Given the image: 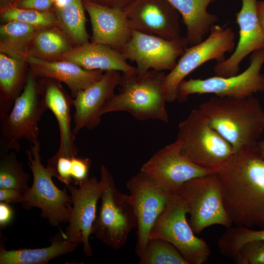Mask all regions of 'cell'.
I'll return each mask as SVG.
<instances>
[{
    "label": "cell",
    "mask_w": 264,
    "mask_h": 264,
    "mask_svg": "<svg viewBox=\"0 0 264 264\" xmlns=\"http://www.w3.org/2000/svg\"><path fill=\"white\" fill-rule=\"evenodd\" d=\"M216 173L233 224L264 229V158L257 145L234 153Z\"/></svg>",
    "instance_id": "obj_1"
},
{
    "label": "cell",
    "mask_w": 264,
    "mask_h": 264,
    "mask_svg": "<svg viewBox=\"0 0 264 264\" xmlns=\"http://www.w3.org/2000/svg\"><path fill=\"white\" fill-rule=\"evenodd\" d=\"M199 110L210 126L232 146L234 153L257 145L264 132V111L253 95L244 97L215 95Z\"/></svg>",
    "instance_id": "obj_2"
},
{
    "label": "cell",
    "mask_w": 264,
    "mask_h": 264,
    "mask_svg": "<svg viewBox=\"0 0 264 264\" xmlns=\"http://www.w3.org/2000/svg\"><path fill=\"white\" fill-rule=\"evenodd\" d=\"M165 75L163 71L153 69L141 74L122 73L121 89L106 103L101 112L102 116L125 111L138 120L155 119L168 123L167 102L162 90Z\"/></svg>",
    "instance_id": "obj_3"
},
{
    "label": "cell",
    "mask_w": 264,
    "mask_h": 264,
    "mask_svg": "<svg viewBox=\"0 0 264 264\" xmlns=\"http://www.w3.org/2000/svg\"><path fill=\"white\" fill-rule=\"evenodd\" d=\"M103 183L101 204L92 225L91 234L115 250L125 245L130 232L137 227V219L129 195L120 192L105 166L100 169Z\"/></svg>",
    "instance_id": "obj_4"
},
{
    "label": "cell",
    "mask_w": 264,
    "mask_h": 264,
    "mask_svg": "<svg viewBox=\"0 0 264 264\" xmlns=\"http://www.w3.org/2000/svg\"><path fill=\"white\" fill-rule=\"evenodd\" d=\"M176 139L183 156L216 173L234 154L232 146L210 126L198 108L179 124Z\"/></svg>",
    "instance_id": "obj_5"
},
{
    "label": "cell",
    "mask_w": 264,
    "mask_h": 264,
    "mask_svg": "<svg viewBox=\"0 0 264 264\" xmlns=\"http://www.w3.org/2000/svg\"><path fill=\"white\" fill-rule=\"evenodd\" d=\"M35 77L29 72L23 91L9 113L0 119V152H19L20 141H39V122L47 110Z\"/></svg>",
    "instance_id": "obj_6"
},
{
    "label": "cell",
    "mask_w": 264,
    "mask_h": 264,
    "mask_svg": "<svg viewBox=\"0 0 264 264\" xmlns=\"http://www.w3.org/2000/svg\"><path fill=\"white\" fill-rule=\"evenodd\" d=\"M26 153L33 180L32 186L23 194V207L39 208L41 217L52 226L59 227L68 222L72 207L71 197L66 188L61 190L55 185L52 171L42 164L39 141L31 144Z\"/></svg>",
    "instance_id": "obj_7"
},
{
    "label": "cell",
    "mask_w": 264,
    "mask_h": 264,
    "mask_svg": "<svg viewBox=\"0 0 264 264\" xmlns=\"http://www.w3.org/2000/svg\"><path fill=\"white\" fill-rule=\"evenodd\" d=\"M188 209L179 192L171 194L165 208L153 225L149 239L158 238L175 246L188 264H203L211 255L207 243L196 236L186 215Z\"/></svg>",
    "instance_id": "obj_8"
},
{
    "label": "cell",
    "mask_w": 264,
    "mask_h": 264,
    "mask_svg": "<svg viewBox=\"0 0 264 264\" xmlns=\"http://www.w3.org/2000/svg\"><path fill=\"white\" fill-rule=\"evenodd\" d=\"M179 192L186 202L188 221L196 234L213 225L227 228L232 226L224 206L220 181L216 173L187 181Z\"/></svg>",
    "instance_id": "obj_9"
},
{
    "label": "cell",
    "mask_w": 264,
    "mask_h": 264,
    "mask_svg": "<svg viewBox=\"0 0 264 264\" xmlns=\"http://www.w3.org/2000/svg\"><path fill=\"white\" fill-rule=\"evenodd\" d=\"M264 64V49H261L252 53L248 67L239 74L226 77L215 76L203 79H184L178 86L176 100L185 102L193 94L213 93L219 96L239 98L264 92V74L261 72Z\"/></svg>",
    "instance_id": "obj_10"
},
{
    "label": "cell",
    "mask_w": 264,
    "mask_h": 264,
    "mask_svg": "<svg viewBox=\"0 0 264 264\" xmlns=\"http://www.w3.org/2000/svg\"><path fill=\"white\" fill-rule=\"evenodd\" d=\"M235 38V33L231 28L214 24L205 40L188 47L174 68L165 76L162 90L166 102H173L176 100L178 85L195 69L212 60H215L217 63L224 61L225 53H231L234 49Z\"/></svg>",
    "instance_id": "obj_11"
},
{
    "label": "cell",
    "mask_w": 264,
    "mask_h": 264,
    "mask_svg": "<svg viewBox=\"0 0 264 264\" xmlns=\"http://www.w3.org/2000/svg\"><path fill=\"white\" fill-rule=\"evenodd\" d=\"M189 45L186 37L170 40L132 30L130 41L121 52L127 60L136 63L137 73L150 69L171 71Z\"/></svg>",
    "instance_id": "obj_12"
},
{
    "label": "cell",
    "mask_w": 264,
    "mask_h": 264,
    "mask_svg": "<svg viewBox=\"0 0 264 264\" xmlns=\"http://www.w3.org/2000/svg\"><path fill=\"white\" fill-rule=\"evenodd\" d=\"M177 139L160 149L141 166L140 171L163 191L171 194L193 178L216 173L194 164L180 152Z\"/></svg>",
    "instance_id": "obj_13"
},
{
    "label": "cell",
    "mask_w": 264,
    "mask_h": 264,
    "mask_svg": "<svg viewBox=\"0 0 264 264\" xmlns=\"http://www.w3.org/2000/svg\"><path fill=\"white\" fill-rule=\"evenodd\" d=\"M137 221L136 254L141 256L150 231L167 204L170 194L163 191L139 171L126 183Z\"/></svg>",
    "instance_id": "obj_14"
},
{
    "label": "cell",
    "mask_w": 264,
    "mask_h": 264,
    "mask_svg": "<svg viewBox=\"0 0 264 264\" xmlns=\"http://www.w3.org/2000/svg\"><path fill=\"white\" fill-rule=\"evenodd\" d=\"M66 187L70 194L72 207L64 237L78 244L82 243L85 254L90 257L92 250L89 236L97 215V202L103 192V181L93 176L88 177L78 187L71 184Z\"/></svg>",
    "instance_id": "obj_15"
},
{
    "label": "cell",
    "mask_w": 264,
    "mask_h": 264,
    "mask_svg": "<svg viewBox=\"0 0 264 264\" xmlns=\"http://www.w3.org/2000/svg\"><path fill=\"white\" fill-rule=\"evenodd\" d=\"M123 10L132 30L170 40L181 37L179 13L167 0H133Z\"/></svg>",
    "instance_id": "obj_16"
},
{
    "label": "cell",
    "mask_w": 264,
    "mask_h": 264,
    "mask_svg": "<svg viewBox=\"0 0 264 264\" xmlns=\"http://www.w3.org/2000/svg\"><path fill=\"white\" fill-rule=\"evenodd\" d=\"M240 10L236 14L239 27V40L234 51L227 59L217 63L214 67L216 76L237 75L240 64L251 53L264 49V29L257 14V0H241Z\"/></svg>",
    "instance_id": "obj_17"
},
{
    "label": "cell",
    "mask_w": 264,
    "mask_h": 264,
    "mask_svg": "<svg viewBox=\"0 0 264 264\" xmlns=\"http://www.w3.org/2000/svg\"><path fill=\"white\" fill-rule=\"evenodd\" d=\"M121 74L115 70L107 71L100 80L77 92L73 100V132L83 128L92 130L101 123V112L106 103L115 93Z\"/></svg>",
    "instance_id": "obj_18"
},
{
    "label": "cell",
    "mask_w": 264,
    "mask_h": 264,
    "mask_svg": "<svg viewBox=\"0 0 264 264\" xmlns=\"http://www.w3.org/2000/svg\"><path fill=\"white\" fill-rule=\"evenodd\" d=\"M92 28L91 42L121 51L130 41L132 29L123 9L83 0Z\"/></svg>",
    "instance_id": "obj_19"
},
{
    "label": "cell",
    "mask_w": 264,
    "mask_h": 264,
    "mask_svg": "<svg viewBox=\"0 0 264 264\" xmlns=\"http://www.w3.org/2000/svg\"><path fill=\"white\" fill-rule=\"evenodd\" d=\"M26 61L35 77L49 78L65 83L74 98L78 91L88 88L101 79L100 70H86L77 64L64 60H49L29 55Z\"/></svg>",
    "instance_id": "obj_20"
},
{
    "label": "cell",
    "mask_w": 264,
    "mask_h": 264,
    "mask_svg": "<svg viewBox=\"0 0 264 264\" xmlns=\"http://www.w3.org/2000/svg\"><path fill=\"white\" fill-rule=\"evenodd\" d=\"M41 92L47 109L54 114L58 124L60 145L54 157L77 156L78 150L75 143V135L71 126L70 108L73 100L62 88L59 82L48 79Z\"/></svg>",
    "instance_id": "obj_21"
},
{
    "label": "cell",
    "mask_w": 264,
    "mask_h": 264,
    "mask_svg": "<svg viewBox=\"0 0 264 264\" xmlns=\"http://www.w3.org/2000/svg\"><path fill=\"white\" fill-rule=\"evenodd\" d=\"M55 60L74 63L88 70H115L125 73L137 72L121 52L110 46L92 42L77 45Z\"/></svg>",
    "instance_id": "obj_22"
},
{
    "label": "cell",
    "mask_w": 264,
    "mask_h": 264,
    "mask_svg": "<svg viewBox=\"0 0 264 264\" xmlns=\"http://www.w3.org/2000/svg\"><path fill=\"white\" fill-rule=\"evenodd\" d=\"M181 15L186 27V38L190 46L203 41L211 26L218 20V16L207 11L214 0H167Z\"/></svg>",
    "instance_id": "obj_23"
},
{
    "label": "cell",
    "mask_w": 264,
    "mask_h": 264,
    "mask_svg": "<svg viewBox=\"0 0 264 264\" xmlns=\"http://www.w3.org/2000/svg\"><path fill=\"white\" fill-rule=\"evenodd\" d=\"M78 245L65 239L61 231L46 247L7 250L0 246V264H46L54 258L73 252Z\"/></svg>",
    "instance_id": "obj_24"
},
{
    "label": "cell",
    "mask_w": 264,
    "mask_h": 264,
    "mask_svg": "<svg viewBox=\"0 0 264 264\" xmlns=\"http://www.w3.org/2000/svg\"><path fill=\"white\" fill-rule=\"evenodd\" d=\"M22 61L4 53H0V119L9 113L16 99L22 93Z\"/></svg>",
    "instance_id": "obj_25"
},
{
    "label": "cell",
    "mask_w": 264,
    "mask_h": 264,
    "mask_svg": "<svg viewBox=\"0 0 264 264\" xmlns=\"http://www.w3.org/2000/svg\"><path fill=\"white\" fill-rule=\"evenodd\" d=\"M39 30L27 23L10 21L0 27V52L26 60L30 55L29 46Z\"/></svg>",
    "instance_id": "obj_26"
},
{
    "label": "cell",
    "mask_w": 264,
    "mask_h": 264,
    "mask_svg": "<svg viewBox=\"0 0 264 264\" xmlns=\"http://www.w3.org/2000/svg\"><path fill=\"white\" fill-rule=\"evenodd\" d=\"M85 10L83 0H69L56 10L58 25L67 38L77 45L88 42L89 38L86 28Z\"/></svg>",
    "instance_id": "obj_27"
},
{
    "label": "cell",
    "mask_w": 264,
    "mask_h": 264,
    "mask_svg": "<svg viewBox=\"0 0 264 264\" xmlns=\"http://www.w3.org/2000/svg\"><path fill=\"white\" fill-rule=\"evenodd\" d=\"M32 44L33 56L49 60H57L72 48L66 34L54 28L39 30Z\"/></svg>",
    "instance_id": "obj_28"
},
{
    "label": "cell",
    "mask_w": 264,
    "mask_h": 264,
    "mask_svg": "<svg viewBox=\"0 0 264 264\" xmlns=\"http://www.w3.org/2000/svg\"><path fill=\"white\" fill-rule=\"evenodd\" d=\"M0 189L17 190L23 194L29 188V175L13 151L0 152Z\"/></svg>",
    "instance_id": "obj_29"
},
{
    "label": "cell",
    "mask_w": 264,
    "mask_h": 264,
    "mask_svg": "<svg viewBox=\"0 0 264 264\" xmlns=\"http://www.w3.org/2000/svg\"><path fill=\"white\" fill-rule=\"evenodd\" d=\"M140 264H188L181 254L171 243L158 238L150 239L139 258Z\"/></svg>",
    "instance_id": "obj_30"
},
{
    "label": "cell",
    "mask_w": 264,
    "mask_h": 264,
    "mask_svg": "<svg viewBox=\"0 0 264 264\" xmlns=\"http://www.w3.org/2000/svg\"><path fill=\"white\" fill-rule=\"evenodd\" d=\"M1 18L5 22L18 21L32 25L39 29L58 25L56 14L47 11L23 9L11 5L4 8Z\"/></svg>",
    "instance_id": "obj_31"
},
{
    "label": "cell",
    "mask_w": 264,
    "mask_h": 264,
    "mask_svg": "<svg viewBox=\"0 0 264 264\" xmlns=\"http://www.w3.org/2000/svg\"><path fill=\"white\" fill-rule=\"evenodd\" d=\"M230 227L222 234L221 241L226 252L236 256L243 245L253 241H264V229L252 228L236 225Z\"/></svg>",
    "instance_id": "obj_32"
},
{
    "label": "cell",
    "mask_w": 264,
    "mask_h": 264,
    "mask_svg": "<svg viewBox=\"0 0 264 264\" xmlns=\"http://www.w3.org/2000/svg\"><path fill=\"white\" fill-rule=\"evenodd\" d=\"M234 260L237 264H264V241L247 242L241 248Z\"/></svg>",
    "instance_id": "obj_33"
},
{
    "label": "cell",
    "mask_w": 264,
    "mask_h": 264,
    "mask_svg": "<svg viewBox=\"0 0 264 264\" xmlns=\"http://www.w3.org/2000/svg\"><path fill=\"white\" fill-rule=\"evenodd\" d=\"M91 161L88 158L74 156L71 159V176L72 183L79 185L88 177Z\"/></svg>",
    "instance_id": "obj_34"
},
{
    "label": "cell",
    "mask_w": 264,
    "mask_h": 264,
    "mask_svg": "<svg viewBox=\"0 0 264 264\" xmlns=\"http://www.w3.org/2000/svg\"><path fill=\"white\" fill-rule=\"evenodd\" d=\"M53 4L52 0H20L12 5L23 9L47 11Z\"/></svg>",
    "instance_id": "obj_35"
},
{
    "label": "cell",
    "mask_w": 264,
    "mask_h": 264,
    "mask_svg": "<svg viewBox=\"0 0 264 264\" xmlns=\"http://www.w3.org/2000/svg\"><path fill=\"white\" fill-rule=\"evenodd\" d=\"M23 201V194L21 192L11 188L0 189V201L8 204H22Z\"/></svg>",
    "instance_id": "obj_36"
},
{
    "label": "cell",
    "mask_w": 264,
    "mask_h": 264,
    "mask_svg": "<svg viewBox=\"0 0 264 264\" xmlns=\"http://www.w3.org/2000/svg\"><path fill=\"white\" fill-rule=\"evenodd\" d=\"M14 218V211L8 203L0 202V227L5 228L12 222Z\"/></svg>",
    "instance_id": "obj_37"
},
{
    "label": "cell",
    "mask_w": 264,
    "mask_h": 264,
    "mask_svg": "<svg viewBox=\"0 0 264 264\" xmlns=\"http://www.w3.org/2000/svg\"><path fill=\"white\" fill-rule=\"evenodd\" d=\"M100 4L123 9L133 0H89Z\"/></svg>",
    "instance_id": "obj_38"
},
{
    "label": "cell",
    "mask_w": 264,
    "mask_h": 264,
    "mask_svg": "<svg viewBox=\"0 0 264 264\" xmlns=\"http://www.w3.org/2000/svg\"><path fill=\"white\" fill-rule=\"evenodd\" d=\"M257 11L260 22L264 29V1H257Z\"/></svg>",
    "instance_id": "obj_39"
},
{
    "label": "cell",
    "mask_w": 264,
    "mask_h": 264,
    "mask_svg": "<svg viewBox=\"0 0 264 264\" xmlns=\"http://www.w3.org/2000/svg\"><path fill=\"white\" fill-rule=\"evenodd\" d=\"M257 147L261 155L264 158V132L263 138L262 140H260L258 143Z\"/></svg>",
    "instance_id": "obj_40"
},
{
    "label": "cell",
    "mask_w": 264,
    "mask_h": 264,
    "mask_svg": "<svg viewBox=\"0 0 264 264\" xmlns=\"http://www.w3.org/2000/svg\"><path fill=\"white\" fill-rule=\"evenodd\" d=\"M69 0H52L56 8L62 7L66 4Z\"/></svg>",
    "instance_id": "obj_41"
},
{
    "label": "cell",
    "mask_w": 264,
    "mask_h": 264,
    "mask_svg": "<svg viewBox=\"0 0 264 264\" xmlns=\"http://www.w3.org/2000/svg\"><path fill=\"white\" fill-rule=\"evenodd\" d=\"M19 0H11L10 2L13 4Z\"/></svg>",
    "instance_id": "obj_42"
}]
</instances>
